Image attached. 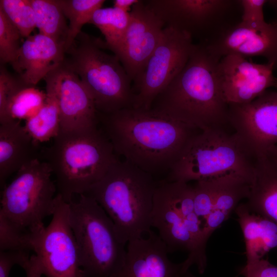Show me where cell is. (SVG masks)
Returning a JSON list of instances; mask_svg holds the SVG:
<instances>
[{"label": "cell", "instance_id": "obj_1", "mask_svg": "<svg viewBox=\"0 0 277 277\" xmlns=\"http://www.w3.org/2000/svg\"><path fill=\"white\" fill-rule=\"evenodd\" d=\"M98 120L116 154L152 175L169 171L189 140L202 131L151 108L98 113Z\"/></svg>", "mask_w": 277, "mask_h": 277}, {"label": "cell", "instance_id": "obj_2", "mask_svg": "<svg viewBox=\"0 0 277 277\" xmlns=\"http://www.w3.org/2000/svg\"><path fill=\"white\" fill-rule=\"evenodd\" d=\"M220 60L203 44H195L184 68L150 108L199 130H227L228 103L218 74Z\"/></svg>", "mask_w": 277, "mask_h": 277}, {"label": "cell", "instance_id": "obj_3", "mask_svg": "<svg viewBox=\"0 0 277 277\" xmlns=\"http://www.w3.org/2000/svg\"><path fill=\"white\" fill-rule=\"evenodd\" d=\"M157 185L152 175L119 160L85 194L102 207L112 221L119 240L126 244L151 231Z\"/></svg>", "mask_w": 277, "mask_h": 277}, {"label": "cell", "instance_id": "obj_4", "mask_svg": "<svg viewBox=\"0 0 277 277\" xmlns=\"http://www.w3.org/2000/svg\"><path fill=\"white\" fill-rule=\"evenodd\" d=\"M44 155L55 176L57 193L67 203L75 195L86 193L119 160L111 142L97 126L60 130Z\"/></svg>", "mask_w": 277, "mask_h": 277}, {"label": "cell", "instance_id": "obj_5", "mask_svg": "<svg viewBox=\"0 0 277 277\" xmlns=\"http://www.w3.org/2000/svg\"><path fill=\"white\" fill-rule=\"evenodd\" d=\"M151 223L169 252H188L183 262L186 269L195 265L199 273L204 272L207 241L203 224L195 211L193 186L180 181L159 182L153 197Z\"/></svg>", "mask_w": 277, "mask_h": 277}, {"label": "cell", "instance_id": "obj_6", "mask_svg": "<svg viewBox=\"0 0 277 277\" xmlns=\"http://www.w3.org/2000/svg\"><path fill=\"white\" fill-rule=\"evenodd\" d=\"M105 49L103 40L81 32L64 61L91 94L98 113L109 114L132 107V82L118 58Z\"/></svg>", "mask_w": 277, "mask_h": 277}, {"label": "cell", "instance_id": "obj_7", "mask_svg": "<svg viewBox=\"0 0 277 277\" xmlns=\"http://www.w3.org/2000/svg\"><path fill=\"white\" fill-rule=\"evenodd\" d=\"M68 204L83 277H116L124 265L126 249L112 221L87 194H79Z\"/></svg>", "mask_w": 277, "mask_h": 277}, {"label": "cell", "instance_id": "obj_8", "mask_svg": "<svg viewBox=\"0 0 277 277\" xmlns=\"http://www.w3.org/2000/svg\"><path fill=\"white\" fill-rule=\"evenodd\" d=\"M255 158L233 132L202 130L189 140L167 180L188 183L233 173L252 180Z\"/></svg>", "mask_w": 277, "mask_h": 277}, {"label": "cell", "instance_id": "obj_9", "mask_svg": "<svg viewBox=\"0 0 277 277\" xmlns=\"http://www.w3.org/2000/svg\"><path fill=\"white\" fill-rule=\"evenodd\" d=\"M16 173L3 188L0 212L22 229L32 232L44 227V219L53 214L56 186L51 179L50 165L39 159Z\"/></svg>", "mask_w": 277, "mask_h": 277}, {"label": "cell", "instance_id": "obj_10", "mask_svg": "<svg viewBox=\"0 0 277 277\" xmlns=\"http://www.w3.org/2000/svg\"><path fill=\"white\" fill-rule=\"evenodd\" d=\"M144 1L165 27L184 32L199 44L209 42L241 21V0Z\"/></svg>", "mask_w": 277, "mask_h": 277}, {"label": "cell", "instance_id": "obj_11", "mask_svg": "<svg viewBox=\"0 0 277 277\" xmlns=\"http://www.w3.org/2000/svg\"><path fill=\"white\" fill-rule=\"evenodd\" d=\"M195 44L188 34L165 27L158 44L132 82V107L150 109L157 96L182 70Z\"/></svg>", "mask_w": 277, "mask_h": 277}, {"label": "cell", "instance_id": "obj_12", "mask_svg": "<svg viewBox=\"0 0 277 277\" xmlns=\"http://www.w3.org/2000/svg\"><path fill=\"white\" fill-rule=\"evenodd\" d=\"M47 227L30 232L32 249L46 277H83L77 244L69 220V206L57 193Z\"/></svg>", "mask_w": 277, "mask_h": 277}, {"label": "cell", "instance_id": "obj_13", "mask_svg": "<svg viewBox=\"0 0 277 277\" xmlns=\"http://www.w3.org/2000/svg\"><path fill=\"white\" fill-rule=\"evenodd\" d=\"M233 132L255 156L277 145V92L265 91L253 101L228 103Z\"/></svg>", "mask_w": 277, "mask_h": 277}, {"label": "cell", "instance_id": "obj_14", "mask_svg": "<svg viewBox=\"0 0 277 277\" xmlns=\"http://www.w3.org/2000/svg\"><path fill=\"white\" fill-rule=\"evenodd\" d=\"M44 80L51 83L56 93L60 130L78 131L97 126L98 112L92 96L64 60Z\"/></svg>", "mask_w": 277, "mask_h": 277}, {"label": "cell", "instance_id": "obj_15", "mask_svg": "<svg viewBox=\"0 0 277 277\" xmlns=\"http://www.w3.org/2000/svg\"><path fill=\"white\" fill-rule=\"evenodd\" d=\"M275 65L248 61L238 54H229L220 60L217 71L224 97L228 103H249L270 87H275Z\"/></svg>", "mask_w": 277, "mask_h": 277}, {"label": "cell", "instance_id": "obj_16", "mask_svg": "<svg viewBox=\"0 0 277 277\" xmlns=\"http://www.w3.org/2000/svg\"><path fill=\"white\" fill-rule=\"evenodd\" d=\"M129 13L130 23L115 55L133 82L156 48L165 26L144 1L140 0Z\"/></svg>", "mask_w": 277, "mask_h": 277}, {"label": "cell", "instance_id": "obj_17", "mask_svg": "<svg viewBox=\"0 0 277 277\" xmlns=\"http://www.w3.org/2000/svg\"><path fill=\"white\" fill-rule=\"evenodd\" d=\"M221 59L229 54L263 56L277 66V23L248 25L241 22L203 44Z\"/></svg>", "mask_w": 277, "mask_h": 277}, {"label": "cell", "instance_id": "obj_18", "mask_svg": "<svg viewBox=\"0 0 277 277\" xmlns=\"http://www.w3.org/2000/svg\"><path fill=\"white\" fill-rule=\"evenodd\" d=\"M165 243L151 230L147 238L128 242L123 268L116 277H196L183 263L172 262Z\"/></svg>", "mask_w": 277, "mask_h": 277}, {"label": "cell", "instance_id": "obj_19", "mask_svg": "<svg viewBox=\"0 0 277 277\" xmlns=\"http://www.w3.org/2000/svg\"><path fill=\"white\" fill-rule=\"evenodd\" d=\"M65 54L64 45L38 33L26 38L11 65L21 81L35 86L64 61Z\"/></svg>", "mask_w": 277, "mask_h": 277}, {"label": "cell", "instance_id": "obj_20", "mask_svg": "<svg viewBox=\"0 0 277 277\" xmlns=\"http://www.w3.org/2000/svg\"><path fill=\"white\" fill-rule=\"evenodd\" d=\"M39 143L35 142L18 121L0 126V185L29 162L39 159Z\"/></svg>", "mask_w": 277, "mask_h": 277}, {"label": "cell", "instance_id": "obj_21", "mask_svg": "<svg viewBox=\"0 0 277 277\" xmlns=\"http://www.w3.org/2000/svg\"><path fill=\"white\" fill-rule=\"evenodd\" d=\"M246 200L251 212L277 223V155L271 149L255 158Z\"/></svg>", "mask_w": 277, "mask_h": 277}, {"label": "cell", "instance_id": "obj_22", "mask_svg": "<svg viewBox=\"0 0 277 277\" xmlns=\"http://www.w3.org/2000/svg\"><path fill=\"white\" fill-rule=\"evenodd\" d=\"M251 180L238 174L215 177V191L212 210L204 222L207 241L211 234L229 217L244 199H247Z\"/></svg>", "mask_w": 277, "mask_h": 277}, {"label": "cell", "instance_id": "obj_23", "mask_svg": "<svg viewBox=\"0 0 277 277\" xmlns=\"http://www.w3.org/2000/svg\"><path fill=\"white\" fill-rule=\"evenodd\" d=\"M46 82L45 102L33 116L25 121L26 131L37 143H42L54 138L61 129L58 103L53 86Z\"/></svg>", "mask_w": 277, "mask_h": 277}, {"label": "cell", "instance_id": "obj_24", "mask_svg": "<svg viewBox=\"0 0 277 277\" xmlns=\"http://www.w3.org/2000/svg\"><path fill=\"white\" fill-rule=\"evenodd\" d=\"M130 21L129 13L112 7L96 10L89 23L95 25L103 34L104 48L116 55L122 44Z\"/></svg>", "mask_w": 277, "mask_h": 277}, {"label": "cell", "instance_id": "obj_25", "mask_svg": "<svg viewBox=\"0 0 277 277\" xmlns=\"http://www.w3.org/2000/svg\"><path fill=\"white\" fill-rule=\"evenodd\" d=\"M46 97V92L22 81L8 100L1 124L12 121H26L39 110Z\"/></svg>", "mask_w": 277, "mask_h": 277}, {"label": "cell", "instance_id": "obj_26", "mask_svg": "<svg viewBox=\"0 0 277 277\" xmlns=\"http://www.w3.org/2000/svg\"><path fill=\"white\" fill-rule=\"evenodd\" d=\"M39 33L65 46L68 24L57 0H31Z\"/></svg>", "mask_w": 277, "mask_h": 277}, {"label": "cell", "instance_id": "obj_27", "mask_svg": "<svg viewBox=\"0 0 277 277\" xmlns=\"http://www.w3.org/2000/svg\"><path fill=\"white\" fill-rule=\"evenodd\" d=\"M66 19L68 31L65 49L66 51L82 32L83 25L89 23L95 11L102 8L104 0H57Z\"/></svg>", "mask_w": 277, "mask_h": 277}, {"label": "cell", "instance_id": "obj_28", "mask_svg": "<svg viewBox=\"0 0 277 277\" xmlns=\"http://www.w3.org/2000/svg\"><path fill=\"white\" fill-rule=\"evenodd\" d=\"M243 233L247 262L263 258L265 255L260 240V226L257 214L251 212L245 203H241L234 210Z\"/></svg>", "mask_w": 277, "mask_h": 277}, {"label": "cell", "instance_id": "obj_29", "mask_svg": "<svg viewBox=\"0 0 277 277\" xmlns=\"http://www.w3.org/2000/svg\"><path fill=\"white\" fill-rule=\"evenodd\" d=\"M1 9L18 29L23 37L31 35L36 19L31 0H1Z\"/></svg>", "mask_w": 277, "mask_h": 277}, {"label": "cell", "instance_id": "obj_30", "mask_svg": "<svg viewBox=\"0 0 277 277\" xmlns=\"http://www.w3.org/2000/svg\"><path fill=\"white\" fill-rule=\"evenodd\" d=\"M32 251L30 232L23 229L0 212V251Z\"/></svg>", "mask_w": 277, "mask_h": 277}, {"label": "cell", "instance_id": "obj_31", "mask_svg": "<svg viewBox=\"0 0 277 277\" xmlns=\"http://www.w3.org/2000/svg\"><path fill=\"white\" fill-rule=\"evenodd\" d=\"M18 29L0 9V61L1 64L12 65L16 60L21 48V38Z\"/></svg>", "mask_w": 277, "mask_h": 277}, {"label": "cell", "instance_id": "obj_32", "mask_svg": "<svg viewBox=\"0 0 277 277\" xmlns=\"http://www.w3.org/2000/svg\"><path fill=\"white\" fill-rule=\"evenodd\" d=\"M193 187L195 211L204 224L213 208L215 177L196 181Z\"/></svg>", "mask_w": 277, "mask_h": 277}, {"label": "cell", "instance_id": "obj_33", "mask_svg": "<svg viewBox=\"0 0 277 277\" xmlns=\"http://www.w3.org/2000/svg\"><path fill=\"white\" fill-rule=\"evenodd\" d=\"M266 0H241L242 7L241 22L248 25H262L264 20L263 7Z\"/></svg>", "mask_w": 277, "mask_h": 277}, {"label": "cell", "instance_id": "obj_34", "mask_svg": "<svg viewBox=\"0 0 277 277\" xmlns=\"http://www.w3.org/2000/svg\"><path fill=\"white\" fill-rule=\"evenodd\" d=\"M21 83L19 78L12 75L4 67L0 70V119L5 114L7 104L14 90Z\"/></svg>", "mask_w": 277, "mask_h": 277}, {"label": "cell", "instance_id": "obj_35", "mask_svg": "<svg viewBox=\"0 0 277 277\" xmlns=\"http://www.w3.org/2000/svg\"><path fill=\"white\" fill-rule=\"evenodd\" d=\"M240 274L245 277H277V266L267 259L262 258L246 265L240 271Z\"/></svg>", "mask_w": 277, "mask_h": 277}, {"label": "cell", "instance_id": "obj_36", "mask_svg": "<svg viewBox=\"0 0 277 277\" xmlns=\"http://www.w3.org/2000/svg\"><path fill=\"white\" fill-rule=\"evenodd\" d=\"M30 258L28 252L0 251V277H9L11 270L15 265L23 268Z\"/></svg>", "mask_w": 277, "mask_h": 277}, {"label": "cell", "instance_id": "obj_37", "mask_svg": "<svg viewBox=\"0 0 277 277\" xmlns=\"http://www.w3.org/2000/svg\"><path fill=\"white\" fill-rule=\"evenodd\" d=\"M26 277H41L43 275L42 268L39 260L35 255H32L24 267Z\"/></svg>", "mask_w": 277, "mask_h": 277}, {"label": "cell", "instance_id": "obj_38", "mask_svg": "<svg viewBox=\"0 0 277 277\" xmlns=\"http://www.w3.org/2000/svg\"><path fill=\"white\" fill-rule=\"evenodd\" d=\"M139 1L140 0H114L113 1V7L130 13L133 6Z\"/></svg>", "mask_w": 277, "mask_h": 277}, {"label": "cell", "instance_id": "obj_39", "mask_svg": "<svg viewBox=\"0 0 277 277\" xmlns=\"http://www.w3.org/2000/svg\"><path fill=\"white\" fill-rule=\"evenodd\" d=\"M271 150L277 155V145L272 148Z\"/></svg>", "mask_w": 277, "mask_h": 277}, {"label": "cell", "instance_id": "obj_40", "mask_svg": "<svg viewBox=\"0 0 277 277\" xmlns=\"http://www.w3.org/2000/svg\"><path fill=\"white\" fill-rule=\"evenodd\" d=\"M274 3H277V1H273Z\"/></svg>", "mask_w": 277, "mask_h": 277}]
</instances>
